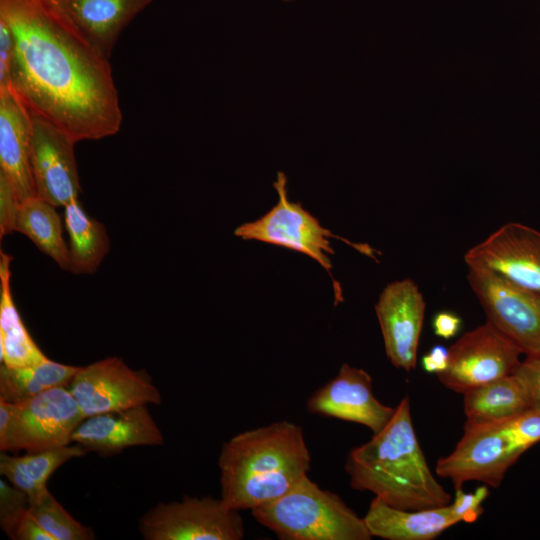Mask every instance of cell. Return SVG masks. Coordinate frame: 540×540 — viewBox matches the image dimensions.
Wrapping results in <instances>:
<instances>
[{
    "mask_svg": "<svg viewBox=\"0 0 540 540\" xmlns=\"http://www.w3.org/2000/svg\"><path fill=\"white\" fill-rule=\"evenodd\" d=\"M306 408L311 414L361 424L373 434L382 430L395 413L394 407L374 396L370 374L347 363L308 398Z\"/></svg>",
    "mask_w": 540,
    "mask_h": 540,
    "instance_id": "15",
    "label": "cell"
},
{
    "mask_svg": "<svg viewBox=\"0 0 540 540\" xmlns=\"http://www.w3.org/2000/svg\"><path fill=\"white\" fill-rule=\"evenodd\" d=\"M469 269L488 271L540 296V232L519 223L502 225L464 255Z\"/></svg>",
    "mask_w": 540,
    "mask_h": 540,
    "instance_id": "11",
    "label": "cell"
},
{
    "mask_svg": "<svg viewBox=\"0 0 540 540\" xmlns=\"http://www.w3.org/2000/svg\"><path fill=\"white\" fill-rule=\"evenodd\" d=\"M449 363V350L442 345L433 346L421 359L423 369L428 373L439 374Z\"/></svg>",
    "mask_w": 540,
    "mask_h": 540,
    "instance_id": "34",
    "label": "cell"
},
{
    "mask_svg": "<svg viewBox=\"0 0 540 540\" xmlns=\"http://www.w3.org/2000/svg\"><path fill=\"white\" fill-rule=\"evenodd\" d=\"M463 395L466 421L471 423L505 420L529 410L524 386L514 373Z\"/></svg>",
    "mask_w": 540,
    "mask_h": 540,
    "instance_id": "23",
    "label": "cell"
},
{
    "mask_svg": "<svg viewBox=\"0 0 540 540\" xmlns=\"http://www.w3.org/2000/svg\"><path fill=\"white\" fill-rule=\"evenodd\" d=\"M448 350V366L437 377L461 394L512 374L522 354L488 321L466 332Z\"/></svg>",
    "mask_w": 540,
    "mask_h": 540,
    "instance_id": "9",
    "label": "cell"
},
{
    "mask_svg": "<svg viewBox=\"0 0 540 540\" xmlns=\"http://www.w3.org/2000/svg\"><path fill=\"white\" fill-rule=\"evenodd\" d=\"M455 499L449 504L452 513L461 522L473 523L483 513L482 503L489 496L487 484L477 487L474 492H464L461 488L455 489Z\"/></svg>",
    "mask_w": 540,
    "mask_h": 540,
    "instance_id": "28",
    "label": "cell"
},
{
    "mask_svg": "<svg viewBox=\"0 0 540 540\" xmlns=\"http://www.w3.org/2000/svg\"><path fill=\"white\" fill-rule=\"evenodd\" d=\"M461 327L462 319L452 311H439L432 319L434 334L446 340L455 337L459 333Z\"/></svg>",
    "mask_w": 540,
    "mask_h": 540,
    "instance_id": "32",
    "label": "cell"
},
{
    "mask_svg": "<svg viewBox=\"0 0 540 540\" xmlns=\"http://www.w3.org/2000/svg\"><path fill=\"white\" fill-rule=\"evenodd\" d=\"M15 404L12 452H40L69 445L85 419L68 389L60 386Z\"/></svg>",
    "mask_w": 540,
    "mask_h": 540,
    "instance_id": "12",
    "label": "cell"
},
{
    "mask_svg": "<svg viewBox=\"0 0 540 540\" xmlns=\"http://www.w3.org/2000/svg\"><path fill=\"white\" fill-rule=\"evenodd\" d=\"M425 301L410 278L394 281L381 292L375 305L386 355L397 369L416 367Z\"/></svg>",
    "mask_w": 540,
    "mask_h": 540,
    "instance_id": "14",
    "label": "cell"
},
{
    "mask_svg": "<svg viewBox=\"0 0 540 540\" xmlns=\"http://www.w3.org/2000/svg\"><path fill=\"white\" fill-rule=\"evenodd\" d=\"M65 227L69 234V267L74 274L94 273L109 252L104 225L90 217L78 198L64 206Z\"/></svg>",
    "mask_w": 540,
    "mask_h": 540,
    "instance_id": "22",
    "label": "cell"
},
{
    "mask_svg": "<svg viewBox=\"0 0 540 540\" xmlns=\"http://www.w3.org/2000/svg\"><path fill=\"white\" fill-rule=\"evenodd\" d=\"M32 117L11 86L0 89V173L20 202L37 196L30 166Z\"/></svg>",
    "mask_w": 540,
    "mask_h": 540,
    "instance_id": "18",
    "label": "cell"
},
{
    "mask_svg": "<svg viewBox=\"0 0 540 540\" xmlns=\"http://www.w3.org/2000/svg\"><path fill=\"white\" fill-rule=\"evenodd\" d=\"M513 373L524 386L529 409L540 410V354L526 355Z\"/></svg>",
    "mask_w": 540,
    "mask_h": 540,
    "instance_id": "29",
    "label": "cell"
},
{
    "mask_svg": "<svg viewBox=\"0 0 540 540\" xmlns=\"http://www.w3.org/2000/svg\"><path fill=\"white\" fill-rule=\"evenodd\" d=\"M72 441L105 457L134 446H162L165 439L148 405H140L86 417Z\"/></svg>",
    "mask_w": 540,
    "mask_h": 540,
    "instance_id": "16",
    "label": "cell"
},
{
    "mask_svg": "<svg viewBox=\"0 0 540 540\" xmlns=\"http://www.w3.org/2000/svg\"><path fill=\"white\" fill-rule=\"evenodd\" d=\"M273 187L278 194V202L262 217L238 226L234 231L237 237L258 240L305 254L318 262L331 277L332 263L329 256L335 252L330 238L341 239L375 259L374 250L368 245L355 244L334 235L301 203L290 201L287 177L283 172H278Z\"/></svg>",
    "mask_w": 540,
    "mask_h": 540,
    "instance_id": "6",
    "label": "cell"
},
{
    "mask_svg": "<svg viewBox=\"0 0 540 540\" xmlns=\"http://www.w3.org/2000/svg\"><path fill=\"white\" fill-rule=\"evenodd\" d=\"M261 525L282 540H370L364 519L337 494L308 475L282 496L251 510Z\"/></svg>",
    "mask_w": 540,
    "mask_h": 540,
    "instance_id": "5",
    "label": "cell"
},
{
    "mask_svg": "<svg viewBox=\"0 0 540 540\" xmlns=\"http://www.w3.org/2000/svg\"><path fill=\"white\" fill-rule=\"evenodd\" d=\"M371 536L386 540H432L459 523L449 505L405 510L374 497L363 517Z\"/></svg>",
    "mask_w": 540,
    "mask_h": 540,
    "instance_id": "19",
    "label": "cell"
},
{
    "mask_svg": "<svg viewBox=\"0 0 540 540\" xmlns=\"http://www.w3.org/2000/svg\"><path fill=\"white\" fill-rule=\"evenodd\" d=\"M92 48L110 59L129 23L153 0H46Z\"/></svg>",
    "mask_w": 540,
    "mask_h": 540,
    "instance_id": "17",
    "label": "cell"
},
{
    "mask_svg": "<svg viewBox=\"0 0 540 540\" xmlns=\"http://www.w3.org/2000/svg\"><path fill=\"white\" fill-rule=\"evenodd\" d=\"M80 366L66 365L49 358L23 367H0V400L18 403L48 389L68 387Z\"/></svg>",
    "mask_w": 540,
    "mask_h": 540,
    "instance_id": "25",
    "label": "cell"
},
{
    "mask_svg": "<svg viewBox=\"0 0 540 540\" xmlns=\"http://www.w3.org/2000/svg\"><path fill=\"white\" fill-rule=\"evenodd\" d=\"M27 236L57 265L68 270L69 247L62 234V222L56 207L33 196L22 201L15 214L13 232Z\"/></svg>",
    "mask_w": 540,
    "mask_h": 540,
    "instance_id": "21",
    "label": "cell"
},
{
    "mask_svg": "<svg viewBox=\"0 0 540 540\" xmlns=\"http://www.w3.org/2000/svg\"><path fill=\"white\" fill-rule=\"evenodd\" d=\"M12 257L0 252V361L8 367L40 363L48 357L25 327L11 290Z\"/></svg>",
    "mask_w": 540,
    "mask_h": 540,
    "instance_id": "20",
    "label": "cell"
},
{
    "mask_svg": "<svg viewBox=\"0 0 540 540\" xmlns=\"http://www.w3.org/2000/svg\"><path fill=\"white\" fill-rule=\"evenodd\" d=\"M29 506V497L24 491L0 480V527L9 538L15 539L17 527Z\"/></svg>",
    "mask_w": 540,
    "mask_h": 540,
    "instance_id": "27",
    "label": "cell"
},
{
    "mask_svg": "<svg viewBox=\"0 0 540 540\" xmlns=\"http://www.w3.org/2000/svg\"><path fill=\"white\" fill-rule=\"evenodd\" d=\"M21 202L17 198L11 184L0 173V237L13 232V222Z\"/></svg>",
    "mask_w": 540,
    "mask_h": 540,
    "instance_id": "31",
    "label": "cell"
},
{
    "mask_svg": "<svg viewBox=\"0 0 540 540\" xmlns=\"http://www.w3.org/2000/svg\"><path fill=\"white\" fill-rule=\"evenodd\" d=\"M30 166L36 195L64 207L80 193L74 146L66 132L31 113Z\"/></svg>",
    "mask_w": 540,
    "mask_h": 540,
    "instance_id": "13",
    "label": "cell"
},
{
    "mask_svg": "<svg viewBox=\"0 0 540 540\" xmlns=\"http://www.w3.org/2000/svg\"><path fill=\"white\" fill-rule=\"evenodd\" d=\"M138 529L146 540H241L245 535L239 510L211 496L158 503L139 519Z\"/></svg>",
    "mask_w": 540,
    "mask_h": 540,
    "instance_id": "7",
    "label": "cell"
},
{
    "mask_svg": "<svg viewBox=\"0 0 540 540\" xmlns=\"http://www.w3.org/2000/svg\"><path fill=\"white\" fill-rule=\"evenodd\" d=\"M345 471L352 489L372 492L399 509L442 507L452 500L428 466L412 423L408 396L395 407L382 430L349 452Z\"/></svg>",
    "mask_w": 540,
    "mask_h": 540,
    "instance_id": "2",
    "label": "cell"
},
{
    "mask_svg": "<svg viewBox=\"0 0 540 540\" xmlns=\"http://www.w3.org/2000/svg\"><path fill=\"white\" fill-rule=\"evenodd\" d=\"M14 40L11 87L29 111L76 142L117 134L122 124L109 59L46 0H0Z\"/></svg>",
    "mask_w": 540,
    "mask_h": 540,
    "instance_id": "1",
    "label": "cell"
},
{
    "mask_svg": "<svg viewBox=\"0 0 540 540\" xmlns=\"http://www.w3.org/2000/svg\"><path fill=\"white\" fill-rule=\"evenodd\" d=\"M463 429L454 450L437 461V475L450 479L455 489L467 481L498 488L509 468L540 442V410L500 421H466Z\"/></svg>",
    "mask_w": 540,
    "mask_h": 540,
    "instance_id": "4",
    "label": "cell"
},
{
    "mask_svg": "<svg viewBox=\"0 0 540 540\" xmlns=\"http://www.w3.org/2000/svg\"><path fill=\"white\" fill-rule=\"evenodd\" d=\"M15 404L0 400V450L12 452Z\"/></svg>",
    "mask_w": 540,
    "mask_h": 540,
    "instance_id": "33",
    "label": "cell"
},
{
    "mask_svg": "<svg viewBox=\"0 0 540 540\" xmlns=\"http://www.w3.org/2000/svg\"><path fill=\"white\" fill-rule=\"evenodd\" d=\"M311 456L303 428L290 421L243 431L223 443L218 458L220 498L254 509L285 494L308 475Z\"/></svg>",
    "mask_w": 540,
    "mask_h": 540,
    "instance_id": "3",
    "label": "cell"
},
{
    "mask_svg": "<svg viewBox=\"0 0 540 540\" xmlns=\"http://www.w3.org/2000/svg\"><path fill=\"white\" fill-rule=\"evenodd\" d=\"M14 540H53L33 518L29 510L20 521Z\"/></svg>",
    "mask_w": 540,
    "mask_h": 540,
    "instance_id": "35",
    "label": "cell"
},
{
    "mask_svg": "<svg viewBox=\"0 0 540 540\" xmlns=\"http://www.w3.org/2000/svg\"><path fill=\"white\" fill-rule=\"evenodd\" d=\"M29 512L53 540H91L95 534L73 518L45 487L30 501Z\"/></svg>",
    "mask_w": 540,
    "mask_h": 540,
    "instance_id": "26",
    "label": "cell"
},
{
    "mask_svg": "<svg viewBox=\"0 0 540 540\" xmlns=\"http://www.w3.org/2000/svg\"><path fill=\"white\" fill-rule=\"evenodd\" d=\"M15 40L8 22L0 16V89L11 85Z\"/></svg>",
    "mask_w": 540,
    "mask_h": 540,
    "instance_id": "30",
    "label": "cell"
},
{
    "mask_svg": "<svg viewBox=\"0 0 540 540\" xmlns=\"http://www.w3.org/2000/svg\"><path fill=\"white\" fill-rule=\"evenodd\" d=\"M89 451L79 444L62 446L23 456L0 454V474L12 485L24 491L29 501L33 500L46 486L54 471L70 459L82 457Z\"/></svg>",
    "mask_w": 540,
    "mask_h": 540,
    "instance_id": "24",
    "label": "cell"
},
{
    "mask_svg": "<svg viewBox=\"0 0 540 540\" xmlns=\"http://www.w3.org/2000/svg\"><path fill=\"white\" fill-rule=\"evenodd\" d=\"M471 289L489 323L524 355L540 354V296L488 271L469 269Z\"/></svg>",
    "mask_w": 540,
    "mask_h": 540,
    "instance_id": "10",
    "label": "cell"
},
{
    "mask_svg": "<svg viewBox=\"0 0 540 540\" xmlns=\"http://www.w3.org/2000/svg\"><path fill=\"white\" fill-rule=\"evenodd\" d=\"M283 1H292V0H283Z\"/></svg>",
    "mask_w": 540,
    "mask_h": 540,
    "instance_id": "36",
    "label": "cell"
},
{
    "mask_svg": "<svg viewBox=\"0 0 540 540\" xmlns=\"http://www.w3.org/2000/svg\"><path fill=\"white\" fill-rule=\"evenodd\" d=\"M68 389L84 417L140 405H159L162 397L151 376L113 356L80 367Z\"/></svg>",
    "mask_w": 540,
    "mask_h": 540,
    "instance_id": "8",
    "label": "cell"
}]
</instances>
